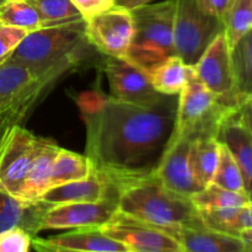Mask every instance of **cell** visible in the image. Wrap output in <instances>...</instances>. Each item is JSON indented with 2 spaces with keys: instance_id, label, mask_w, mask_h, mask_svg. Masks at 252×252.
I'll return each mask as SVG.
<instances>
[{
  "instance_id": "obj_2",
  "label": "cell",
  "mask_w": 252,
  "mask_h": 252,
  "mask_svg": "<svg viewBox=\"0 0 252 252\" xmlns=\"http://www.w3.org/2000/svg\"><path fill=\"white\" fill-rule=\"evenodd\" d=\"M116 192L118 211L171 235L182 228L204 225L192 199L167 189L154 175L121 185Z\"/></svg>"
},
{
  "instance_id": "obj_39",
  "label": "cell",
  "mask_w": 252,
  "mask_h": 252,
  "mask_svg": "<svg viewBox=\"0 0 252 252\" xmlns=\"http://www.w3.org/2000/svg\"><path fill=\"white\" fill-rule=\"evenodd\" d=\"M238 236H240V238L245 241L246 245H252V228L241 230L240 233L238 234Z\"/></svg>"
},
{
  "instance_id": "obj_4",
  "label": "cell",
  "mask_w": 252,
  "mask_h": 252,
  "mask_svg": "<svg viewBox=\"0 0 252 252\" xmlns=\"http://www.w3.org/2000/svg\"><path fill=\"white\" fill-rule=\"evenodd\" d=\"M130 11L135 31L127 59L148 71L175 54V0L149 2Z\"/></svg>"
},
{
  "instance_id": "obj_34",
  "label": "cell",
  "mask_w": 252,
  "mask_h": 252,
  "mask_svg": "<svg viewBox=\"0 0 252 252\" xmlns=\"http://www.w3.org/2000/svg\"><path fill=\"white\" fill-rule=\"evenodd\" d=\"M249 228H252V202L236 209L224 233L238 235L241 230H245Z\"/></svg>"
},
{
  "instance_id": "obj_17",
  "label": "cell",
  "mask_w": 252,
  "mask_h": 252,
  "mask_svg": "<svg viewBox=\"0 0 252 252\" xmlns=\"http://www.w3.org/2000/svg\"><path fill=\"white\" fill-rule=\"evenodd\" d=\"M49 204L43 202H24L0 191V233L12 228H21L36 238Z\"/></svg>"
},
{
  "instance_id": "obj_8",
  "label": "cell",
  "mask_w": 252,
  "mask_h": 252,
  "mask_svg": "<svg viewBox=\"0 0 252 252\" xmlns=\"http://www.w3.org/2000/svg\"><path fill=\"white\" fill-rule=\"evenodd\" d=\"M85 21L89 44L103 57L127 58L134 38L132 11L116 6Z\"/></svg>"
},
{
  "instance_id": "obj_21",
  "label": "cell",
  "mask_w": 252,
  "mask_h": 252,
  "mask_svg": "<svg viewBox=\"0 0 252 252\" xmlns=\"http://www.w3.org/2000/svg\"><path fill=\"white\" fill-rule=\"evenodd\" d=\"M153 88L161 95H179L191 76L193 65H187L176 54L160 62L147 71Z\"/></svg>"
},
{
  "instance_id": "obj_23",
  "label": "cell",
  "mask_w": 252,
  "mask_h": 252,
  "mask_svg": "<svg viewBox=\"0 0 252 252\" xmlns=\"http://www.w3.org/2000/svg\"><path fill=\"white\" fill-rule=\"evenodd\" d=\"M234 91L239 107L252 97V29L230 49Z\"/></svg>"
},
{
  "instance_id": "obj_40",
  "label": "cell",
  "mask_w": 252,
  "mask_h": 252,
  "mask_svg": "<svg viewBox=\"0 0 252 252\" xmlns=\"http://www.w3.org/2000/svg\"><path fill=\"white\" fill-rule=\"evenodd\" d=\"M245 252H252V245H246Z\"/></svg>"
},
{
  "instance_id": "obj_3",
  "label": "cell",
  "mask_w": 252,
  "mask_h": 252,
  "mask_svg": "<svg viewBox=\"0 0 252 252\" xmlns=\"http://www.w3.org/2000/svg\"><path fill=\"white\" fill-rule=\"evenodd\" d=\"M90 47L85 21L80 20L30 32L5 59L21 64L38 79L57 70H75Z\"/></svg>"
},
{
  "instance_id": "obj_10",
  "label": "cell",
  "mask_w": 252,
  "mask_h": 252,
  "mask_svg": "<svg viewBox=\"0 0 252 252\" xmlns=\"http://www.w3.org/2000/svg\"><path fill=\"white\" fill-rule=\"evenodd\" d=\"M100 229L123 244L129 252H185L180 241L171 234L120 211Z\"/></svg>"
},
{
  "instance_id": "obj_16",
  "label": "cell",
  "mask_w": 252,
  "mask_h": 252,
  "mask_svg": "<svg viewBox=\"0 0 252 252\" xmlns=\"http://www.w3.org/2000/svg\"><path fill=\"white\" fill-rule=\"evenodd\" d=\"M111 189H112L105 177L94 169L93 174L86 179L51 187L37 201L43 202L49 206L79 203V202H96L105 198Z\"/></svg>"
},
{
  "instance_id": "obj_26",
  "label": "cell",
  "mask_w": 252,
  "mask_h": 252,
  "mask_svg": "<svg viewBox=\"0 0 252 252\" xmlns=\"http://www.w3.org/2000/svg\"><path fill=\"white\" fill-rule=\"evenodd\" d=\"M221 22L231 49L252 29V0H231Z\"/></svg>"
},
{
  "instance_id": "obj_22",
  "label": "cell",
  "mask_w": 252,
  "mask_h": 252,
  "mask_svg": "<svg viewBox=\"0 0 252 252\" xmlns=\"http://www.w3.org/2000/svg\"><path fill=\"white\" fill-rule=\"evenodd\" d=\"M219 147L220 143L217 135L211 133L192 137L189 161L194 177L203 189L213 181L219 160Z\"/></svg>"
},
{
  "instance_id": "obj_29",
  "label": "cell",
  "mask_w": 252,
  "mask_h": 252,
  "mask_svg": "<svg viewBox=\"0 0 252 252\" xmlns=\"http://www.w3.org/2000/svg\"><path fill=\"white\" fill-rule=\"evenodd\" d=\"M212 184L217 185L221 189H229V191L246 193L240 169L228 148L221 143L219 147L218 165H217L216 174H214Z\"/></svg>"
},
{
  "instance_id": "obj_12",
  "label": "cell",
  "mask_w": 252,
  "mask_h": 252,
  "mask_svg": "<svg viewBox=\"0 0 252 252\" xmlns=\"http://www.w3.org/2000/svg\"><path fill=\"white\" fill-rule=\"evenodd\" d=\"M191 143V134L175 130L154 174L162 186L189 198L203 189L192 172L189 161Z\"/></svg>"
},
{
  "instance_id": "obj_14",
  "label": "cell",
  "mask_w": 252,
  "mask_h": 252,
  "mask_svg": "<svg viewBox=\"0 0 252 252\" xmlns=\"http://www.w3.org/2000/svg\"><path fill=\"white\" fill-rule=\"evenodd\" d=\"M68 74L58 70L34 78L29 69L7 59L0 63V113L26 100L39 90H49L61 76Z\"/></svg>"
},
{
  "instance_id": "obj_28",
  "label": "cell",
  "mask_w": 252,
  "mask_h": 252,
  "mask_svg": "<svg viewBox=\"0 0 252 252\" xmlns=\"http://www.w3.org/2000/svg\"><path fill=\"white\" fill-rule=\"evenodd\" d=\"M38 11L43 27H53L59 25L84 20L70 0H30Z\"/></svg>"
},
{
  "instance_id": "obj_32",
  "label": "cell",
  "mask_w": 252,
  "mask_h": 252,
  "mask_svg": "<svg viewBox=\"0 0 252 252\" xmlns=\"http://www.w3.org/2000/svg\"><path fill=\"white\" fill-rule=\"evenodd\" d=\"M26 30L7 26L0 22V63L21 43L29 34Z\"/></svg>"
},
{
  "instance_id": "obj_19",
  "label": "cell",
  "mask_w": 252,
  "mask_h": 252,
  "mask_svg": "<svg viewBox=\"0 0 252 252\" xmlns=\"http://www.w3.org/2000/svg\"><path fill=\"white\" fill-rule=\"evenodd\" d=\"M42 239V238H41ZM46 245L61 250L78 252H121L128 251L123 244L106 235L100 228L70 229L59 235L42 239ZM129 252V251H128Z\"/></svg>"
},
{
  "instance_id": "obj_27",
  "label": "cell",
  "mask_w": 252,
  "mask_h": 252,
  "mask_svg": "<svg viewBox=\"0 0 252 252\" xmlns=\"http://www.w3.org/2000/svg\"><path fill=\"white\" fill-rule=\"evenodd\" d=\"M0 22L27 32L43 29V21L30 0H7L0 4Z\"/></svg>"
},
{
  "instance_id": "obj_6",
  "label": "cell",
  "mask_w": 252,
  "mask_h": 252,
  "mask_svg": "<svg viewBox=\"0 0 252 252\" xmlns=\"http://www.w3.org/2000/svg\"><path fill=\"white\" fill-rule=\"evenodd\" d=\"M236 111L224 106L193 74L177 95L176 130L192 137L203 133L217 135L221 122Z\"/></svg>"
},
{
  "instance_id": "obj_1",
  "label": "cell",
  "mask_w": 252,
  "mask_h": 252,
  "mask_svg": "<svg viewBox=\"0 0 252 252\" xmlns=\"http://www.w3.org/2000/svg\"><path fill=\"white\" fill-rule=\"evenodd\" d=\"M86 130V157L116 191L155 174L176 130L177 95L132 103L93 90L76 97Z\"/></svg>"
},
{
  "instance_id": "obj_42",
  "label": "cell",
  "mask_w": 252,
  "mask_h": 252,
  "mask_svg": "<svg viewBox=\"0 0 252 252\" xmlns=\"http://www.w3.org/2000/svg\"><path fill=\"white\" fill-rule=\"evenodd\" d=\"M4 1H7V0H0V4H1V2H4Z\"/></svg>"
},
{
  "instance_id": "obj_9",
  "label": "cell",
  "mask_w": 252,
  "mask_h": 252,
  "mask_svg": "<svg viewBox=\"0 0 252 252\" xmlns=\"http://www.w3.org/2000/svg\"><path fill=\"white\" fill-rule=\"evenodd\" d=\"M193 68L197 79L209 89L224 106L234 110L240 108L234 91L230 47L224 31L217 34Z\"/></svg>"
},
{
  "instance_id": "obj_18",
  "label": "cell",
  "mask_w": 252,
  "mask_h": 252,
  "mask_svg": "<svg viewBox=\"0 0 252 252\" xmlns=\"http://www.w3.org/2000/svg\"><path fill=\"white\" fill-rule=\"evenodd\" d=\"M172 236L185 252H245L246 244L240 236L216 230L206 225L182 228Z\"/></svg>"
},
{
  "instance_id": "obj_36",
  "label": "cell",
  "mask_w": 252,
  "mask_h": 252,
  "mask_svg": "<svg viewBox=\"0 0 252 252\" xmlns=\"http://www.w3.org/2000/svg\"><path fill=\"white\" fill-rule=\"evenodd\" d=\"M238 118L241 125L250 132L252 135V106L250 103H245L238 110Z\"/></svg>"
},
{
  "instance_id": "obj_15",
  "label": "cell",
  "mask_w": 252,
  "mask_h": 252,
  "mask_svg": "<svg viewBox=\"0 0 252 252\" xmlns=\"http://www.w3.org/2000/svg\"><path fill=\"white\" fill-rule=\"evenodd\" d=\"M217 139L228 148L235 159L243 175L245 192L252 202V135L239 121L238 111L221 122Z\"/></svg>"
},
{
  "instance_id": "obj_35",
  "label": "cell",
  "mask_w": 252,
  "mask_h": 252,
  "mask_svg": "<svg viewBox=\"0 0 252 252\" xmlns=\"http://www.w3.org/2000/svg\"><path fill=\"white\" fill-rule=\"evenodd\" d=\"M196 1L202 11L221 20L231 0H196Z\"/></svg>"
},
{
  "instance_id": "obj_25",
  "label": "cell",
  "mask_w": 252,
  "mask_h": 252,
  "mask_svg": "<svg viewBox=\"0 0 252 252\" xmlns=\"http://www.w3.org/2000/svg\"><path fill=\"white\" fill-rule=\"evenodd\" d=\"M192 202L198 212L238 208L250 203L248 194L229 191L211 184L192 197Z\"/></svg>"
},
{
  "instance_id": "obj_31",
  "label": "cell",
  "mask_w": 252,
  "mask_h": 252,
  "mask_svg": "<svg viewBox=\"0 0 252 252\" xmlns=\"http://www.w3.org/2000/svg\"><path fill=\"white\" fill-rule=\"evenodd\" d=\"M33 238L21 228L0 233V252H30Z\"/></svg>"
},
{
  "instance_id": "obj_38",
  "label": "cell",
  "mask_w": 252,
  "mask_h": 252,
  "mask_svg": "<svg viewBox=\"0 0 252 252\" xmlns=\"http://www.w3.org/2000/svg\"><path fill=\"white\" fill-rule=\"evenodd\" d=\"M154 0H116V5L120 7H125V9L132 10L134 7L142 6V5L149 4Z\"/></svg>"
},
{
  "instance_id": "obj_7",
  "label": "cell",
  "mask_w": 252,
  "mask_h": 252,
  "mask_svg": "<svg viewBox=\"0 0 252 252\" xmlns=\"http://www.w3.org/2000/svg\"><path fill=\"white\" fill-rule=\"evenodd\" d=\"M39 138L21 125L6 133L0 143V191L20 199Z\"/></svg>"
},
{
  "instance_id": "obj_37",
  "label": "cell",
  "mask_w": 252,
  "mask_h": 252,
  "mask_svg": "<svg viewBox=\"0 0 252 252\" xmlns=\"http://www.w3.org/2000/svg\"><path fill=\"white\" fill-rule=\"evenodd\" d=\"M32 246L37 252H78V251H69V250H61V249H54L51 246L46 245V244L42 241L41 238L36 236V238L32 240ZM121 252H128V251H121Z\"/></svg>"
},
{
  "instance_id": "obj_5",
  "label": "cell",
  "mask_w": 252,
  "mask_h": 252,
  "mask_svg": "<svg viewBox=\"0 0 252 252\" xmlns=\"http://www.w3.org/2000/svg\"><path fill=\"white\" fill-rule=\"evenodd\" d=\"M221 31V20L202 11L196 0H175V54L187 65H194Z\"/></svg>"
},
{
  "instance_id": "obj_11",
  "label": "cell",
  "mask_w": 252,
  "mask_h": 252,
  "mask_svg": "<svg viewBox=\"0 0 252 252\" xmlns=\"http://www.w3.org/2000/svg\"><path fill=\"white\" fill-rule=\"evenodd\" d=\"M117 211V192L112 189L100 201L51 206L42 219L41 230L101 228Z\"/></svg>"
},
{
  "instance_id": "obj_20",
  "label": "cell",
  "mask_w": 252,
  "mask_h": 252,
  "mask_svg": "<svg viewBox=\"0 0 252 252\" xmlns=\"http://www.w3.org/2000/svg\"><path fill=\"white\" fill-rule=\"evenodd\" d=\"M61 148V145L53 139L39 138L36 155L20 194L21 201L36 202L49 189L52 169Z\"/></svg>"
},
{
  "instance_id": "obj_13",
  "label": "cell",
  "mask_w": 252,
  "mask_h": 252,
  "mask_svg": "<svg viewBox=\"0 0 252 252\" xmlns=\"http://www.w3.org/2000/svg\"><path fill=\"white\" fill-rule=\"evenodd\" d=\"M103 71L110 85L111 96L132 103H152L162 97L150 83L144 69L127 58L105 57Z\"/></svg>"
},
{
  "instance_id": "obj_24",
  "label": "cell",
  "mask_w": 252,
  "mask_h": 252,
  "mask_svg": "<svg viewBox=\"0 0 252 252\" xmlns=\"http://www.w3.org/2000/svg\"><path fill=\"white\" fill-rule=\"evenodd\" d=\"M93 171L94 165L86 155L61 148L52 169L49 189L66 182L86 179L93 174Z\"/></svg>"
},
{
  "instance_id": "obj_30",
  "label": "cell",
  "mask_w": 252,
  "mask_h": 252,
  "mask_svg": "<svg viewBox=\"0 0 252 252\" xmlns=\"http://www.w3.org/2000/svg\"><path fill=\"white\" fill-rule=\"evenodd\" d=\"M48 90H39L27 97L26 100L21 101L17 105L12 106L9 110L0 113V143L2 142L6 133L11 129L14 126L21 125L24 120H26L32 110L37 106V103L44 97Z\"/></svg>"
},
{
  "instance_id": "obj_33",
  "label": "cell",
  "mask_w": 252,
  "mask_h": 252,
  "mask_svg": "<svg viewBox=\"0 0 252 252\" xmlns=\"http://www.w3.org/2000/svg\"><path fill=\"white\" fill-rule=\"evenodd\" d=\"M84 20L100 15L116 7V0H70Z\"/></svg>"
},
{
  "instance_id": "obj_41",
  "label": "cell",
  "mask_w": 252,
  "mask_h": 252,
  "mask_svg": "<svg viewBox=\"0 0 252 252\" xmlns=\"http://www.w3.org/2000/svg\"><path fill=\"white\" fill-rule=\"evenodd\" d=\"M246 103H250V105L252 106V97H251V98H250V100H249V101H248V102H246Z\"/></svg>"
}]
</instances>
